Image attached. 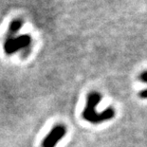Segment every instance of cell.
<instances>
[{"mask_svg":"<svg viewBox=\"0 0 147 147\" xmlns=\"http://www.w3.org/2000/svg\"><path fill=\"white\" fill-rule=\"evenodd\" d=\"M102 100V95L99 92H90L86 97V104L83 111V118L91 123H100L114 118V108L108 107L102 112H97L96 107Z\"/></svg>","mask_w":147,"mask_h":147,"instance_id":"1","label":"cell"},{"mask_svg":"<svg viewBox=\"0 0 147 147\" xmlns=\"http://www.w3.org/2000/svg\"><path fill=\"white\" fill-rule=\"evenodd\" d=\"M32 43V37L29 34H22L17 37H7L4 43V51L7 55H11L19 49L29 47Z\"/></svg>","mask_w":147,"mask_h":147,"instance_id":"2","label":"cell"},{"mask_svg":"<svg viewBox=\"0 0 147 147\" xmlns=\"http://www.w3.org/2000/svg\"><path fill=\"white\" fill-rule=\"evenodd\" d=\"M67 134V128L63 124H57L52 128L42 142V147H55Z\"/></svg>","mask_w":147,"mask_h":147,"instance_id":"3","label":"cell"},{"mask_svg":"<svg viewBox=\"0 0 147 147\" xmlns=\"http://www.w3.org/2000/svg\"><path fill=\"white\" fill-rule=\"evenodd\" d=\"M22 26H23V20L22 19H14L13 21H11V23L10 24V26H9L7 36L13 37L15 35V33L20 30Z\"/></svg>","mask_w":147,"mask_h":147,"instance_id":"4","label":"cell"},{"mask_svg":"<svg viewBox=\"0 0 147 147\" xmlns=\"http://www.w3.org/2000/svg\"><path fill=\"white\" fill-rule=\"evenodd\" d=\"M140 81H142V82H144L147 84V70L145 71H143V72H142L140 74ZM140 98H142V99H147V89L145 90H142V92H140Z\"/></svg>","mask_w":147,"mask_h":147,"instance_id":"5","label":"cell"}]
</instances>
